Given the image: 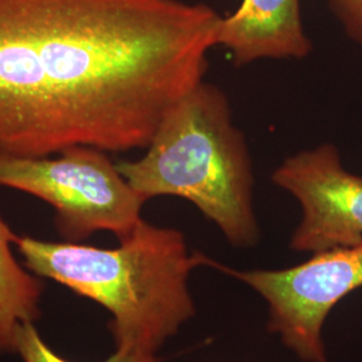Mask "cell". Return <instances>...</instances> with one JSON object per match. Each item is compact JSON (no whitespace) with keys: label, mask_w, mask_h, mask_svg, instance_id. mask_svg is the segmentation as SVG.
Masks as SVG:
<instances>
[{"label":"cell","mask_w":362,"mask_h":362,"mask_svg":"<svg viewBox=\"0 0 362 362\" xmlns=\"http://www.w3.org/2000/svg\"><path fill=\"white\" fill-rule=\"evenodd\" d=\"M220 19L185 0H0V160L146 149L206 81Z\"/></svg>","instance_id":"obj_1"},{"label":"cell","mask_w":362,"mask_h":362,"mask_svg":"<svg viewBox=\"0 0 362 362\" xmlns=\"http://www.w3.org/2000/svg\"><path fill=\"white\" fill-rule=\"evenodd\" d=\"M25 267L52 279L112 314L117 356L157 362V353L196 313L189 276L214 260L191 251L185 235L145 220L116 248L19 236Z\"/></svg>","instance_id":"obj_2"},{"label":"cell","mask_w":362,"mask_h":362,"mask_svg":"<svg viewBox=\"0 0 362 362\" xmlns=\"http://www.w3.org/2000/svg\"><path fill=\"white\" fill-rule=\"evenodd\" d=\"M117 167L145 202L181 197L211 220L231 246L258 245L252 158L219 86L199 83L164 117L145 155Z\"/></svg>","instance_id":"obj_3"},{"label":"cell","mask_w":362,"mask_h":362,"mask_svg":"<svg viewBox=\"0 0 362 362\" xmlns=\"http://www.w3.org/2000/svg\"><path fill=\"white\" fill-rule=\"evenodd\" d=\"M0 185L50 204L58 233L73 243L100 231L124 239L143 220L146 203L107 152L82 145L55 158L0 160Z\"/></svg>","instance_id":"obj_4"},{"label":"cell","mask_w":362,"mask_h":362,"mask_svg":"<svg viewBox=\"0 0 362 362\" xmlns=\"http://www.w3.org/2000/svg\"><path fill=\"white\" fill-rule=\"evenodd\" d=\"M214 267L257 291L267 303V330L303 362H327L324 326L337 303L362 287V242L313 254L282 270Z\"/></svg>","instance_id":"obj_5"},{"label":"cell","mask_w":362,"mask_h":362,"mask_svg":"<svg viewBox=\"0 0 362 362\" xmlns=\"http://www.w3.org/2000/svg\"><path fill=\"white\" fill-rule=\"evenodd\" d=\"M272 181L300 207L291 250L317 254L361 243L362 176L345 169L336 145L321 144L286 157Z\"/></svg>","instance_id":"obj_6"},{"label":"cell","mask_w":362,"mask_h":362,"mask_svg":"<svg viewBox=\"0 0 362 362\" xmlns=\"http://www.w3.org/2000/svg\"><path fill=\"white\" fill-rule=\"evenodd\" d=\"M216 46L226 47L235 66L262 59H303L313 52L299 0H242L221 16Z\"/></svg>","instance_id":"obj_7"},{"label":"cell","mask_w":362,"mask_h":362,"mask_svg":"<svg viewBox=\"0 0 362 362\" xmlns=\"http://www.w3.org/2000/svg\"><path fill=\"white\" fill-rule=\"evenodd\" d=\"M18 238L0 215V354L16 353L19 329L40 314L43 286L13 257L11 246Z\"/></svg>","instance_id":"obj_8"},{"label":"cell","mask_w":362,"mask_h":362,"mask_svg":"<svg viewBox=\"0 0 362 362\" xmlns=\"http://www.w3.org/2000/svg\"><path fill=\"white\" fill-rule=\"evenodd\" d=\"M16 353H19L23 362H71L59 357L54 350L47 346V344L39 336L34 322H27L19 329ZM104 362L129 361L113 353V356H110Z\"/></svg>","instance_id":"obj_9"},{"label":"cell","mask_w":362,"mask_h":362,"mask_svg":"<svg viewBox=\"0 0 362 362\" xmlns=\"http://www.w3.org/2000/svg\"><path fill=\"white\" fill-rule=\"evenodd\" d=\"M348 38L362 47V0H326Z\"/></svg>","instance_id":"obj_10"}]
</instances>
